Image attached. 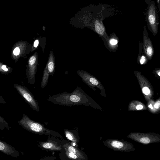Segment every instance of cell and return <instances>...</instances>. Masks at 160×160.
<instances>
[{
    "mask_svg": "<svg viewBox=\"0 0 160 160\" xmlns=\"http://www.w3.org/2000/svg\"><path fill=\"white\" fill-rule=\"evenodd\" d=\"M18 122L23 128L34 134L62 137L58 132L46 128L43 125L30 119L24 114H23L21 119L18 120Z\"/></svg>",
    "mask_w": 160,
    "mask_h": 160,
    "instance_id": "1",
    "label": "cell"
},
{
    "mask_svg": "<svg viewBox=\"0 0 160 160\" xmlns=\"http://www.w3.org/2000/svg\"><path fill=\"white\" fill-rule=\"evenodd\" d=\"M15 87L26 102L33 110L39 112V109L38 103L31 93L21 86L15 85Z\"/></svg>",
    "mask_w": 160,
    "mask_h": 160,
    "instance_id": "2",
    "label": "cell"
},
{
    "mask_svg": "<svg viewBox=\"0 0 160 160\" xmlns=\"http://www.w3.org/2000/svg\"><path fill=\"white\" fill-rule=\"evenodd\" d=\"M77 72L83 81L89 87H97L101 90L103 89L102 83L94 76L82 70H78Z\"/></svg>",
    "mask_w": 160,
    "mask_h": 160,
    "instance_id": "3",
    "label": "cell"
},
{
    "mask_svg": "<svg viewBox=\"0 0 160 160\" xmlns=\"http://www.w3.org/2000/svg\"><path fill=\"white\" fill-rule=\"evenodd\" d=\"M134 73L143 94L147 96L150 95L152 93V87L149 81L140 72L135 71Z\"/></svg>",
    "mask_w": 160,
    "mask_h": 160,
    "instance_id": "4",
    "label": "cell"
},
{
    "mask_svg": "<svg viewBox=\"0 0 160 160\" xmlns=\"http://www.w3.org/2000/svg\"><path fill=\"white\" fill-rule=\"evenodd\" d=\"M142 49L143 52L148 58L151 60L154 53V50L151 39L148 36V34L145 27L143 32Z\"/></svg>",
    "mask_w": 160,
    "mask_h": 160,
    "instance_id": "5",
    "label": "cell"
},
{
    "mask_svg": "<svg viewBox=\"0 0 160 160\" xmlns=\"http://www.w3.org/2000/svg\"><path fill=\"white\" fill-rule=\"evenodd\" d=\"M147 17L150 30L153 34L156 36L158 33V24L156 17L155 8L153 4H151L148 8L147 12Z\"/></svg>",
    "mask_w": 160,
    "mask_h": 160,
    "instance_id": "6",
    "label": "cell"
},
{
    "mask_svg": "<svg viewBox=\"0 0 160 160\" xmlns=\"http://www.w3.org/2000/svg\"><path fill=\"white\" fill-rule=\"evenodd\" d=\"M38 146L42 150L48 151H60L62 147L59 143L49 140L46 142H38Z\"/></svg>",
    "mask_w": 160,
    "mask_h": 160,
    "instance_id": "7",
    "label": "cell"
},
{
    "mask_svg": "<svg viewBox=\"0 0 160 160\" xmlns=\"http://www.w3.org/2000/svg\"><path fill=\"white\" fill-rule=\"evenodd\" d=\"M0 151L12 157L17 158L19 156L18 152L13 147L6 142L0 141Z\"/></svg>",
    "mask_w": 160,
    "mask_h": 160,
    "instance_id": "8",
    "label": "cell"
},
{
    "mask_svg": "<svg viewBox=\"0 0 160 160\" xmlns=\"http://www.w3.org/2000/svg\"><path fill=\"white\" fill-rule=\"evenodd\" d=\"M118 42L116 37H111L104 43V45L110 52H115L117 50Z\"/></svg>",
    "mask_w": 160,
    "mask_h": 160,
    "instance_id": "9",
    "label": "cell"
},
{
    "mask_svg": "<svg viewBox=\"0 0 160 160\" xmlns=\"http://www.w3.org/2000/svg\"><path fill=\"white\" fill-rule=\"evenodd\" d=\"M148 60L143 52L142 43L141 42H139V53L137 60L138 63L141 65H144L147 63Z\"/></svg>",
    "mask_w": 160,
    "mask_h": 160,
    "instance_id": "10",
    "label": "cell"
},
{
    "mask_svg": "<svg viewBox=\"0 0 160 160\" xmlns=\"http://www.w3.org/2000/svg\"><path fill=\"white\" fill-rule=\"evenodd\" d=\"M111 145L114 148H120L123 147V144L120 142L115 140L112 142Z\"/></svg>",
    "mask_w": 160,
    "mask_h": 160,
    "instance_id": "11",
    "label": "cell"
},
{
    "mask_svg": "<svg viewBox=\"0 0 160 160\" xmlns=\"http://www.w3.org/2000/svg\"><path fill=\"white\" fill-rule=\"evenodd\" d=\"M52 58H50L48 62V68L49 72H52L54 69V64Z\"/></svg>",
    "mask_w": 160,
    "mask_h": 160,
    "instance_id": "12",
    "label": "cell"
},
{
    "mask_svg": "<svg viewBox=\"0 0 160 160\" xmlns=\"http://www.w3.org/2000/svg\"><path fill=\"white\" fill-rule=\"evenodd\" d=\"M69 99L71 101L75 102H78L80 100L79 97L74 94L70 95Z\"/></svg>",
    "mask_w": 160,
    "mask_h": 160,
    "instance_id": "13",
    "label": "cell"
},
{
    "mask_svg": "<svg viewBox=\"0 0 160 160\" xmlns=\"http://www.w3.org/2000/svg\"><path fill=\"white\" fill-rule=\"evenodd\" d=\"M152 72L156 76L160 79V68L155 69Z\"/></svg>",
    "mask_w": 160,
    "mask_h": 160,
    "instance_id": "14",
    "label": "cell"
},
{
    "mask_svg": "<svg viewBox=\"0 0 160 160\" xmlns=\"http://www.w3.org/2000/svg\"><path fill=\"white\" fill-rule=\"evenodd\" d=\"M140 142L143 143L148 144L150 142L149 139L147 137H144L141 138L140 140Z\"/></svg>",
    "mask_w": 160,
    "mask_h": 160,
    "instance_id": "15",
    "label": "cell"
},
{
    "mask_svg": "<svg viewBox=\"0 0 160 160\" xmlns=\"http://www.w3.org/2000/svg\"><path fill=\"white\" fill-rule=\"evenodd\" d=\"M68 151L69 152L72 153L74 154H76V151L75 148L72 146L69 147L68 148Z\"/></svg>",
    "mask_w": 160,
    "mask_h": 160,
    "instance_id": "16",
    "label": "cell"
},
{
    "mask_svg": "<svg viewBox=\"0 0 160 160\" xmlns=\"http://www.w3.org/2000/svg\"><path fill=\"white\" fill-rule=\"evenodd\" d=\"M13 53L15 55H18L20 53V49L18 47L16 48L13 51Z\"/></svg>",
    "mask_w": 160,
    "mask_h": 160,
    "instance_id": "17",
    "label": "cell"
},
{
    "mask_svg": "<svg viewBox=\"0 0 160 160\" xmlns=\"http://www.w3.org/2000/svg\"><path fill=\"white\" fill-rule=\"evenodd\" d=\"M66 137L68 139L72 140L73 139L72 135L69 132H66Z\"/></svg>",
    "mask_w": 160,
    "mask_h": 160,
    "instance_id": "18",
    "label": "cell"
},
{
    "mask_svg": "<svg viewBox=\"0 0 160 160\" xmlns=\"http://www.w3.org/2000/svg\"><path fill=\"white\" fill-rule=\"evenodd\" d=\"M160 107V101L159 100L157 101L155 103L154 105L155 108L158 109Z\"/></svg>",
    "mask_w": 160,
    "mask_h": 160,
    "instance_id": "19",
    "label": "cell"
},
{
    "mask_svg": "<svg viewBox=\"0 0 160 160\" xmlns=\"http://www.w3.org/2000/svg\"><path fill=\"white\" fill-rule=\"evenodd\" d=\"M70 157L73 159H76L77 158V156L72 153L70 152L69 153Z\"/></svg>",
    "mask_w": 160,
    "mask_h": 160,
    "instance_id": "20",
    "label": "cell"
},
{
    "mask_svg": "<svg viewBox=\"0 0 160 160\" xmlns=\"http://www.w3.org/2000/svg\"><path fill=\"white\" fill-rule=\"evenodd\" d=\"M143 106L142 105H137L136 107V108L137 110H141L143 108Z\"/></svg>",
    "mask_w": 160,
    "mask_h": 160,
    "instance_id": "21",
    "label": "cell"
},
{
    "mask_svg": "<svg viewBox=\"0 0 160 160\" xmlns=\"http://www.w3.org/2000/svg\"><path fill=\"white\" fill-rule=\"evenodd\" d=\"M38 44V40H36L34 42V46L35 47H37Z\"/></svg>",
    "mask_w": 160,
    "mask_h": 160,
    "instance_id": "22",
    "label": "cell"
},
{
    "mask_svg": "<svg viewBox=\"0 0 160 160\" xmlns=\"http://www.w3.org/2000/svg\"><path fill=\"white\" fill-rule=\"evenodd\" d=\"M2 68L3 70H4V71H8V68H7L6 66L5 65H2Z\"/></svg>",
    "mask_w": 160,
    "mask_h": 160,
    "instance_id": "23",
    "label": "cell"
},
{
    "mask_svg": "<svg viewBox=\"0 0 160 160\" xmlns=\"http://www.w3.org/2000/svg\"><path fill=\"white\" fill-rule=\"evenodd\" d=\"M148 107L149 108H150L151 109H153V107L151 104H150L149 105Z\"/></svg>",
    "mask_w": 160,
    "mask_h": 160,
    "instance_id": "24",
    "label": "cell"
},
{
    "mask_svg": "<svg viewBox=\"0 0 160 160\" xmlns=\"http://www.w3.org/2000/svg\"><path fill=\"white\" fill-rule=\"evenodd\" d=\"M75 145H76V144L75 143H73V146H75Z\"/></svg>",
    "mask_w": 160,
    "mask_h": 160,
    "instance_id": "25",
    "label": "cell"
}]
</instances>
